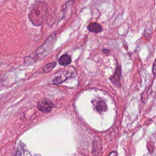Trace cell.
<instances>
[{"mask_svg":"<svg viewBox=\"0 0 156 156\" xmlns=\"http://www.w3.org/2000/svg\"><path fill=\"white\" fill-rule=\"evenodd\" d=\"M48 12V5L44 1H37L32 5L29 19L34 26H40L44 22Z\"/></svg>","mask_w":156,"mask_h":156,"instance_id":"1","label":"cell"},{"mask_svg":"<svg viewBox=\"0 0 156 156\" xmlns=\"http://www.w3.org/2000/svg\"><path fill=\"white\" fill-rule=\"evenodd\" d=\"M76 72L74 68L72 66L68 67L65 69L62 70V71H61L58 74V75L56 76L55 79H53L52 83L55 85L59 84L62 82L65 81V80H66L67 79L74 77L76 75Z\"/></svg>","mask_w":156,"mask_h":156,"instance_id":"2","label":"cell"},{"mask_svg":"<svg viewBox=\"0 0 156 156\" xmlns=\"http://www.w3.org/2000/svg\"><path fill=\"white\" fill-rule=\"evenodd\" d=\"M55 33L51 35L49 37H48L45 42L40 47L38 48V49L36 51V54L38 56L43 55L45 52H48L51 49L54 43V41L55 39Z\"/></svg>","mask_w":156,"mask_h":156,"instance_id":"3","label":"cell"},{"mask_svg":"<svg viewBox=\"0 0 156 156\" xmlns=\"http://www.w3.org/2000/svg\"><path fill=\"white\" fill-rule=\"evenodd\" d=\"M53 107L54 104L52 101L47 99H43L39 101L37 104V108L43 113H47L51 111Z\"/></svg>","mask_w":156,"mask_h":156,"instance_id":"4","label":"cell"},{"mask_svg":"<svg viewBox=\"0 0 156 156\" xmlns=\"http://www.w3.org/2000/svg\"><path fill=\"white\" fill-rule=\"evenodd\" d=\"M88 29L89 31L94 32V33H99L102 31V28L101 24L96 22L90 23L88 26Z\"/></svg>","mask_w":156,"mask_h":156,"instance_id":"5","label":"cell"},{"mask_svg":"<svg viewBox=\"0 0 156 156\" xmlns=\"http://www.w3.org/2000/svg\"><path fill=\"white\" fill-rule=\"evenodd\" d=\"M58 63L62 66H67L71 62V58L69 55L65 54L58 58Z\"/></svg>","mask_w":156,"mask_h":156,"instance_id":"6","label":"cell"},{"mask_svg":"<svg viewBox=\"0 0 156 156\" xmlns=\"http://www.w3.org/2000/svg\"><path fill=\"white\" fill-rule=\"evenodd\" d=\"M121 75V69L120 68L118 67V69H116V71L113 75V76L111 78V81L113 82L116 86H119V78Z\"/></svg>","mask_w":156,"mask_h":156,"instance_id":"7","label":"cell"},{"mask_svg":"<svg viewBox=\"0 0 156 156\" xmlns=\"http://www.w3.org/2000/svg\"><path fill=\"white\" fill-rule=\"evenodd\" d=\"M101 151V144L99 138H95L93 142V153L98 154Z\"/></svg>","mask_w":156,"mask_h":156,"instance_id":"8","label":"cell"},{"mask_svg":"<svg viewBox=\"0 0 156 156\" xmlns=\"http://www.w3.org/2000/svg\"><path fill=\"white\" fill-rule=\"evenodd\" d=\"M107 105L104 101H100L96 104V110L98 112H104L107 110Z\"/></svg>","mask_w":156,"mask_h":156,"instance_id":"9","label":"cell"},{"mask_svg":"<svg viewBox=\"0 0 156 156\" xmlns=\"http://www.w3.org/2000/svg\"><path fill=\"white\" fill-rule=\"evenodd\" d=\"M56 65V63L55 62H52V63H49L46 64L44 68H43V71L44 73H48L49 71H51Z\"/></svg>","mask_w":156,"mask_h":156,"instance_id":"10","label":"cell"},{"mask_svg":"<svg viewBox=\"0 0 156 156\" xmlns=\"http://www.w3.org/2000/svg\"><path fill=\"white\" fill-rule=\"evenodd\" d=\"M152 71H153V74H154V76H155V60L154 62V63H153Z\"/></svg>","mask_w":156,"mask_h":156,"instance_id":"11","label":"cell"},{"mask_svg":"<svg viewBox=\"0 0 156 156\" xmlns=\"http://www.w3.org/2000/svg\"><path fill=\"white\" fill-rule=\"evenodd\" d=\"M108 156H117V152L115 151H113L110 152Z\"/></svg>","mask_w":156,"mask_h":156,"instance_id":"12","label":"cell"},{"mask_svg":"<svg viewBox=\"0 0 156 156\" xmlns=\"http://www.w3.org/2000/svg\"><path fill=\"white\" fill-rule=\"evenodd\" d=\"M102 52H103L104 53L106 54H108L109 52H110L109 50H108V49H104L102 50Z\"/></svg>","mask_w":156,"mask_h":156,"instance_id":"13","label":"cell"}]
</instances>
